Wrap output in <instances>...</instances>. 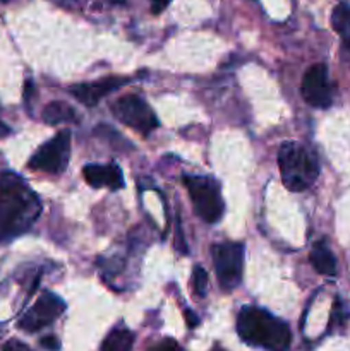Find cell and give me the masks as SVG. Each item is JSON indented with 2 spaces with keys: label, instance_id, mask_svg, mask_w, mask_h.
<instances>
[{
  "label": "cell",
  "instance_id": "6da1fadb",
  "mask_svg": "<svg viewBox=\"0 0 350 351\" xmlns=\"http://www.w3.org/2000/svg\"><path fill=\"white\" fill-rule=\"evenodd\" d=\"M41 211L40 199L30 185L16 173L5 171L0 177V233H24Z\"/></svg>",
  "mask_w": 350,
  "mask_h": 351
},
{
  "label": "cell",
  "instance_id": "7a4b0ae2",
  "mask_svg": "<svg viewBox=\"0 0 350 351\" xmlns=\"http://www.w3.org/2000/svg\"><path fill=\"white\" fill-rule=\"evenodd\" d=\"M237 332L247 345L268 351H287L292 343L288 326L259 307H244L239 312Z\"/></svg>",
  "mask_w": 350,
  "mask_h": 351
},
{
  "label": "cell",
  "instance_id": "3957f363",
  "mask_svg": "<svg viewBox=\"0 0 350 351\" xmlns=\"http://www.w3.org/2000/svg\"><path fill=\"white\" fill-rule=\"evenodd\" d=\"M278 167L281 182L292 192H302L311 187L319 173L316 158L299 143H283L278 149Z\"/></svg>",
  "mask_w": 350,
  "mask_h": 351
},
{
  "label": "cell",
  "instance_id": "277c9868",
  "mask_svg": "<svg viewBox=\"0 0 350 351\" xmlns=\"http://www.w3.org/2000/svg\"><path fill=\"white\" fill-rule=\"evenodd\" d=\"M184 184L199 218L206 223L220 221L223 215V199L218 182L202 175H185Z\"/></svg>",
  "mask_w": 350,
  "mask_h": 351
},
{
  "label": "cell",
  "instance_id": "5b68a950",
  "mask_svg": "<svg viewBox=\"0 0 350 351\" xmlns=\"http://www.w3.org/2000/svg\"><path fill=\"white\" fill-rule=\"evenodd\" d=\"M213 266L220 287L225 291L235 290L242 281L244 273V243L223 242L215 243L211 249Z\"/></svg>",
  "mask_w": 350,
  "mask_h": 351
},
{
  "label": "cell",
  "instance_id": "8992f818",
  "mask_svg": "<svg viewBox=\"0 0 350 351\" xmlns=\"http://www.w3.org/2000/svg\"><path fill=\"white\" fill-rule=\"evenodd\" d=\"M112 112L120 122L129 125L130 129L137 130L143 136L153 132L158 127V119L153 110L150 108L143 98L137 95L120 96L112 106Z\"/></svg>",
  "mask_w": 350,
  "mask_h": 351
},
{
  "label": "cell",
  "instance_id": "52a82bcc",
  "mask_svg": "<svg viewBox=\"0 0 350 351\" xmlns=\"http://www.w3.org/2000/svg\"><path fill=\"white\" fill-rule=\"evenodd\" d=\"M69 156H71V132L64 130L38 149V153L30 160V168L45 173L60 175L67 168Z\"/></svg>",
  "mask_w": 350,
  "mask_h": 351
},
{
  "label": "cell",
  "instance_id": "ba28073f",
  "mask_svg": "<svg viewBox=\"0 0 350 351\" xmlns=\"http://www.w3.org/2000/svg\"><path fill=\"white\" fill-rule=\"evenodd\" d=\"M65 304L54 293H43L36 304L23 315L19 328L27 332H36L50 326L64 312Z\"/></svg>",
  "mask_w": 350,
  "mask_h": 351
},
{
  "label": "cell",
  "instance_id": "9c48e42d",
  "mask_svg": "<svg viewBox=\"0 0 350 351\" xmlns=\"http://www.w3.org/2000/svg\"><path fill=\"white\" fill-rule=\"evenodd\" d=\"M301 93L305 101L316 108H328L331 105V86L328 81V69L323 64L309 67L302 77Z\"/></svg>",
  "mask_w": 350,
  "mask_h": 351
},
{
  "label": "cell",
  "instance_id": "30bf717a",
  "mask_svg": "<svg viewBox=\"0 0 350 351\" xmlns=\"http://www.w3.org/2000/svg\"><path fill=\"white\" fill-rule=\"evenodd\" d=\"M129 82L127 77H120V75H110V77H103L95 82H82V84H75L69 88V93L78 99L79 103L86 106H95L102 98H105L110 93L117 91L122 86Z\"/></svg>",
  "mask_w": 350,
  "mask_h": 351
},
{
  "label": "cell",
  "instance_id": "8fae6325",
  "mask_svg": "<svg viewBox=\"0 0 350 351\" xmlns=\"http://www.w3.org/2000/svg\"><path fill=\"white\" fill-rule=\"evenodd\" d=\"M82 175L95 189L108 187L112 191H119L124 187L122 170L117 165H88L82 168Z\"/></svg>",
  "mask_w": 350,
  "mask_h": 351
},
{
  "label": "cell",
  "instance_id": "7c38bea8",
  "mask_svg": "<svg viewBox=\"0 0 350 351\" xmlns=\"http://www.w3.org/2000/svg\"><path fill=\"white\" fill-rule=\"evenodd\" d=\"M45 122L48 125H57L62 122H75L78 120V113L74 112L71 105L65 101H51L45 106L43 113H41Z\"/></svg>",
  "mask_w": 350,
  "mask_h": 351
},
{
  "label": "cell",
  "instance_id": "4fadbf2b",
  "mask_svg": "<svg viewBox=\"0 0 350 351\" xmlns=\"http://www.w3.org/2000/svg\"><path fill=\"white\" fill-rule=\"evenodd\" d=\"M311 264L319 274H326L331 276L336 273V259L331 254V250L325 245L323 242H318L314 249L311 250Z\"/></svg>",
  "mask_w": 350,
  "mask_h": 351
},
{
  "label": "cell",
  "instance_id": "5bb4252c",
  "mask_svg": "<svg viewBox=\"0 0 350 351\" xmlns=\"http://www.w3.org/2000/svg\"><path fill=\"white\" fill-rule=\"evenodd\" d=\"M134 345V335L129 329L117 328L110 332L102 345V351H130Z\"/></svg>",
  "mask_w": 350,
  "mask_h": 351
},
{
  "label": "cell",
  "instance_id": "9a60e30c",
  "mask_svg": "<svg viewBox=\"0 0 350 351\" xmlns=\"http://www.w3.org/2000/svg\"><path fill=\"white\" fill-rule=\"evenodd\" d=\"M331 26L340 36L345 38V41H350V3L340 2L335 5L331 12Z\"/></svg>",
  "mask_w": 350,
  "mask_h": 351
},
{
  "label": "cell",
  "instance_id": "2e32d148",
  "mask_svg": "<svg viewBox=\"0 0 350 351\" xmlns=\"http://www.w3.org/2000/svg\"><path fill=\"white\" fill-rule=\"evenodd\" d=\"M192 288H194V293L198 297H205L206 288H208V273L205 271V267L196 266L192 269Z\"/></svg>",
  "mask_w": 350,
  "mask_h": 351
},
{
  "label": "cell",
  "instance_id": "e0dca14e",
  "mask_svg": "<svg viewBox=\"0 0 350 351\" xmlns=\"http://www.w3.org/2000/svg\"><path fill=\"white\" fill-rule=\"evenodd\" d=\"M347 319V312L345 307H343L342 300L336 298L335 305H333V314H331V326L333 324H343V321Z\"/></svg>",
  "mask_w": 350,
  "mask_h": 351
},
{
  "label": "cell",
  "instance_id": "ac0fdd59",
  "mask_svg": "<svg viewBox=\"0 0 350 351\" xmlns=\"http://www.w3.org/2000/svg\"><path fill=\"white\" fill-rule=\"evenodd\" d=\"M148 351H184L180 348V346L177 345V343L174 341V339H165V341L158 343V345L151 346Z\"/></svg>",
  "mask_w": 350,
  "mask_h": 351
},
{
  "label": "cell",
  "instance_id": "d6986e66",
  "mask_svg": "<svg viewBox=\"0 0 350 351\" xmlns=\"http://www.w3.org/2000/svg\"><path fill=\"white\" fill-rule=\"evenodd\" d=\"M41 346H43L45 350L48 351H58L60 350V343H58V339L55 338V336H45V338H41Z\"/></svg>",
  "mask_w": 350,
  "mask_h": 351
},
{
  "label": "cell",
  "instance_id": "ffe728a7",
  "mask_svg": "<svg viewBox=\"0 0 350 351\" xmlns=\"http://www.w3.org/2000/svg\"><path fill=\"white\" fill-rule=\"evenodd\" d=\"M2 351H33V350H31L27 345H24V343L17 341V339H10V341H7L5 345H3Z\"/></svg>",
  "mask_w": 350,
  "mask_h": 351
},
{
  "label": "cell",
  "instance_id": "44dd1931",
  "mask_svg": "<svg viewBox=\"0 0 350 351\" xmlns=\"http://www.w3.org/2000/svg\"><path fill=\"white\" fill-rule=\"evenodd\" d=\"M170 2H172V0H151V12L160 14L161 10L167 9V5Z\"/></svg>",
  "mask_w": 350,
  "mask_h": 351
},
{
  "label": "cell",
  "instance_id": "7402d4cb",
  "mask_svg": "<svg viewBox=\"0 0 350 351\" xmlns=\"http://www.w3.org/2000/svg\"><path fill=\"white\" fill-rule=\"evenodd\" d=\"M184 317H185V322H187L189 328H191V329L198 328L199 317L194 314V312H192V311H185V312H184Z\"/></svg>",
  "mask_w": 350,
  "mask_h": 351
},
{
  "label": "cell",
  "instance_id": "603a6c76",
  "mask_svg": "<svg viewBox=\"0 0 350 351\" xmlns=\"http://www.w3.org/2000/svg\"><path fill=\"white\" fill-rule=\"evenodd\" d=\"M9 134H10V129L2 122V120H0V137H5L9 136Z\"/></svg>",
  "mask_w": 350,
  "mask_h": 351
},
{
  "label": "cell",
  "instance_id": "cb8c5ba5",
  "mask_svg": "<svg viewBox=\"0 0 350 351\" xmlns=\"http://www.w3.org/2000/svg\"><path fill=\"white\" fill-rule=\"evenodd\" d=\"M0 2H9V0H0Z\"/></svg>",
  "mask_w": 350,
  "mask_h": 351
},
{
  "label": "cell",
  "instance_id": "d4e9b609",
  "mask_svg": "<svg viewBox=\"0 0 350 351\" xmlns=\"http://www.w3.org/2000/svg\"><path fill=\"white\" fill-rule=\"evenodd\" d=\"M215 351H220V350H215Z\"/></svg>",
  "mask_w": 350,
  "mask_h": 351
}]
</instances>
